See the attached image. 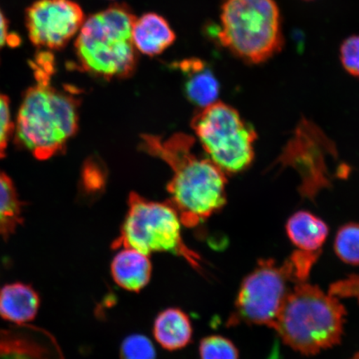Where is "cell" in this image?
<instances>
[{
  "instance_id": "cell-1",
  "label": "cell",
  "mask_w": 359,
  "mask_h": 359,
  "mask_svg": "<svg viewBox=\"0 0 359 359\" xmlns=\"http://www.w3.org/2000/svg\"><path fill=\"white\" fill-rule=\"evenodd\" d=\"M193 145L194 139L185 134L168 139L142 137L145 151L165 161L172 170L168 202L183 226L189 228L198 226L226 204V175L212 160L196 156Z\"/></svg>"
},
{
  "instance_id": "cell-2",
  "label": "cell",
  "mask_w": 359,
  "mask_h": 359,
  "mask_svg": "<svg viewBox=\"0 0 359 359\" xmlns=\"http://www.w3.org/2000/svg\"><path fill=\"white\" fill-rule=\"evenodd\" d=\"M36 83L27 90L15 123L18 145L38 160L60 152L79 124V100L74 91L51 84L53 57L43 53L33 65Z\"/></svg>"
},
{
  "instance_id": "cell-3",
  "label": "cell",
  "mask_w": 359,
  "mask_h": 359,
  "mask_svg": "<svg viewBox=\"0 0 359 359\" xmlns=\"http://www.w3.org/2000/svg\"><path fill=\"white\" fill-rule=\"evenodd\" d=\"M339 299L307 282L296 285L272 329L294 351L316 355L342 340L347 311Z\"/></svg>"
},
{
  "instance_id": "cell-4",
  "label": "cell",
  "mask_w": 359,
  "mask_h": 359,
  "mask_svg": "<svg viewBox=\"0 0 359 359\" xmlns=\"http://www.w3.org/2000/svg\"><path fill=\"white\" fill-rule=\"evenodd\" d=\"M136 19L131 8L116 4L85 20L75 41L81 67L107 79L131 75L137 62L133 40Z\"/></svg>"
},
{
  "instance_id": "cell-5",
  "label": "cell",
  "mask_w": 359,
  "mask_h": 359,
  "mask_svg": "<svg viewBox=\"0 0 359 359\" xmlns=\"http://www.w3.org/2000/svg\"><path fill=\"white\" fill-rule=\"evenodd\" d=\"M218 38L248 64L271 60L284 45L279 7L275 0H226Z\"/></svg>"
},
{
  "instance_id": "cell-6",
  "label": "cell",
  "mask_w": 359,
  "mask_h": 359,
  "mask_svg": "<svg viewBox=\"0 0 359 359\" xmlns=\"http://www.w3.org/2000/svg\"><path fill=\"white\" fill-rule=\"evenodd\" d=\"M182 223L169 202H156L132 193L128 210L118 237L111 248H132L148 255L169 253L186 260L196 271H202L201 255L184 241Z\"/></svg>"
},
{
  "instance_id": "cell-7",
  "label": "cell",
  "mask_w": 359,
  "mask_h": 359,
  "mask_svg": "<svg viewBox=\"0 0 359 359\" xmlns=\"http://www.w3.org/2000/svg\"><path fill=\"white\" fill-rule=\"evenodd\" d=\"M192 128L209 159L224 173L244 172L252 164L257 133L234 107L217 101L205 107Z\"/></svg>"
},
{
  "instance_id": "cell-8",
  "label": "cell",
  "mask_w": 359,
  "mask_h": 359,
  "mask_svg": "<svg viewBox=\"0 0 359 359\" xmlns=\"http://www.w3.org/2000/svg\"><path fill=\"white\" fill-rule=\"evenodd\" d=\"M294 284L285 263L259 259L257 267L241 282L234 311L226 325H264L271 327Z\"/></svg>"
},
{
  "instance_id": "cell-9",
  "label": "cell",
  "mask_w": 359,
  "mask_h": 359,
  "mask_svg": "<svg viewBox=\"0 0 359 359\" xmlns=\"http://www.w3.org/2000/svg\"><path fill=\"white\" fill-rule=\"evenodd\" d=\"M25 21L36 47L58 50L79 32L85 16L72 0H37L27 8Z\"/></svg>"
},
{
  "instance_id": "cell-10",
  "label": "cell",
  "mask_w": 359,
  "mask_h": 359,
  "mask_svg": "<svg viewBox=\"0 0 359 359\" xmlns=\"http://www.w3.org/2000/svg\"><path fill=\"white\" fill-rule=\"evenodd\" d=\"M0 359H65L60 344L43 327L32 325L0 329Z\"/></svg>"
},
{
  "instance_id": "cell-11",
  "label": "cell",
  "mask_w": 359,
  "mask_h": 359,
  "mask_svg": "<svg viewBox=\"0 0 359 359\" xmlns=\"http://www.w3.org/2000/svg\"><path fill=\"white\" fill-rule=\"evenodd\" d=\"M41 305L39 292L29 284L13 282L0 288V318L13 325L30 324Z\"/></svg>"
},
{
  "instance_id": "cell-12",
  "label": "cell",
  "mask_w": 359,
  "mask_h": 359,
  "mask_svg": "<svg viewBox=\"0 0 359 359\" xmlns=\"http://www.w3.org/2000/svg\"><path fill=\"white\" fill-rule=\"evenodd\" d=\"M112 280L121 288L139 293L149 284L152 264L148 255L132 248H120L110 266Z\"/></svg>"
},
{
  "instance_id": "cell-13",
  "label": "cell",
  "mask_w": 359,
  "mask_h": 359,
  "mask_svg": "<svg viewBox=\"0 0 359 359\" xmlns=\"http://www.w3.org/2000/svg\"><path fill=\"white\" fill-rule=\"evenodd\" d=\"M133 40L137 51L148 56H156L175 42L176 34L163 16L148 13L135 20Z\"/></svg>"
},
{
  "instance_id": "cell-14",
  "label": "cell",
  "mask_w": 359,
  "mask_h": 359,
  "mask_svg": "<svg viewBox=\"0 0 359 359\" xmlns=\"http://www.w3.org/2000/svg\"><path fill=\"white\" fill-rule=\"evenodd\" d=\"M152 333L161 348L177 351L191 342L193 329L189 316L182 309L168 308L157 314Z\"/></svg>"
},
{
  "instance_id": "cell-15",
  "label": "cell",
  "mask_w": 359,
  "mask_h": 359,
  "mask_svg": "<svg viewBox=\"0 0 359 359\" xmlns=\"http://www.w3.org/2000/svg\"><path fill=\"white\" fill-rule=\"evenodd\" d=\"M285 228L292 243L299 250L306 251L321 250L330 233L327 224L307 210H299L292 215Z\"/></svg>"
},
{
  "instance_id": "cell-16",
  "label": "cell",
  "mask_w": 359,
  "mask_h": 359,
  "mask_svg": "<svg viewBox=\"0 0 359 359\" xmlns=\"http://www.w3.org/2000/svg\"><path fill=\"white\" fill-rule=\"evenodd\" d=\"M180 67L186 75V93L190 100L201 109L217 102L219 84L204 62L186 60L182 62Z\"/></svg>"
},
{
  "instance_id": "cell-17",
  "label": "cell",
  "mask_w": 359,
  "mask_h": 359,
  "mask_svg": "<svg viewBox=\"0 0 359 359\" xmlns=\"http://www.w3.org/2000/svg\"><path fill=\"white\" fill-rule=\"evenodd\" d=\"M22 208L12 180L0 172V240H10L24 223Z\"/></svg>"
},
{
  "instance_id": "cell-18",
  "label": "cell",
  "mask_w": 359,
  "mask_h": 359,
  "mask_svg": "<svg viewBox=\"0 0 359 359\" xmlns=\"http://www.w3.org/2000/svg\"><path fill=\"white\" fill-rule=\"evenodd\" d=\"M334 251L344 263L359 266V223H348L339 228L335 236Z\"/></svg>"
},
{
  "instance_id": "cell-19",
  "label": "cell",
  "mask_w": 359,
  "mask_h": 359,
  "mask_svg": "<svg viewBox=\"0 0 359 359\" xmlns=\"http://www.w3.org/2000/svg\"><path fill=\"white\" fill-rule=\"evenodd\" d=\"M322 250L306 251L298 250L290 255L284 262L290 273L294 284L307 282L314 264L320 258Z\"/></svg>"
},
{
  "instance_id": "cell-20",
  "label": "cell",
  "mask_w": 359,
  "mask_h": 359,
  "mask_svg": "<svg viewBox=\"0 0 359 359\" xmlns=\"http://www.w3.org/2000/svg\"><path fill=\"white\" fill-rule=\"evenodd\" d=\"M201 359H239V351L230 339L221 335L202 339L199 345Z\"/></svg>"
},
{
  "instance_id": "cell-21",
  "label": "cell",
  "mask_w": 359,
  "mask_h": 359,
  "mask_svg": "<svg viewBox=\"0 0 359 359\" xmlns=\"http://www.w3.org/2000/svg\"><path fill=\"white\" fill-rule=\"evenodd\" d=\"M120 359H156V350L148 337L133 334L121 344Z\"/></svg>"
},
{
  "instance_id": "cell-22",
  "label": "cell",
  "mask_w": 359,
  "mask_h": 359,
  "mask_svg": "<svg viewBox=\"0 0 359 359\" xmlns=\"http://www.w3.org/2000/svg\"><path fill=\"white\" fill-rule=\"evenodd\" d=\"M15 133V123L12 122L10 100L0 93V158L6 156L8 142Z\"/></svg>"
},
{
  "instance_id": "cell-23",
  "label": "cell",
  "mask_w": 359,
  "mask_h": 359,
  "mask_svg": "<svg viewBox=\"0 0 359 359\" xmlns=\"http://www.w3.org/2000/svg\"><path fill=\"white\" fill-rule=\"evenodd\" d=\"M340 60L349 74L359 78V35L344 40L340 48Z\"/></svg>"
},
{
  "instance_id": "cell-24",
  "label": "cell",
  "mask_w": 359,
  "mask_h": 359,
  "mask_svg": "<svg viewBox=\"0 0 359 359\" xmlns=\"http://www.w3.org/2000/svg\"><path fill=\"white\" fill-rule=\"evenodd\" d=\"M329 293L339 299H353L359 303V273H353L345 279L333 283Z\"/></svg>"
},
{
  "instance_id": "cell-25",
  "label": "cell",
  "mask_w": 359,
  "mask_h": 359,
  "mask_svg": "<svg viewBox=\"0 0 359 359\" xmlns=\"http://www.w3.org/2000/svg\"><path fill=\"white\" fill-rule=\"evenodd\" d=\"M11 42H13V39H11V34L8 32V22L0 8V52Z\"/></svg>"
},
{
  "instance_id": "cell-26",
  "label": "cell",
  "mask_w": 359,
  "mask_h": 359,
  "mask_svg": "<svg viewBox=\"0 0 359 359\" xmlns=\"http://www.w3.org/2000/svg\"><path fill=\"white\" fill-rule=\"evenodd\" d=\"M350 359H359V352H358L357 353L354 354V355L350 358Z\"/></svg>"
}]
</instances>
